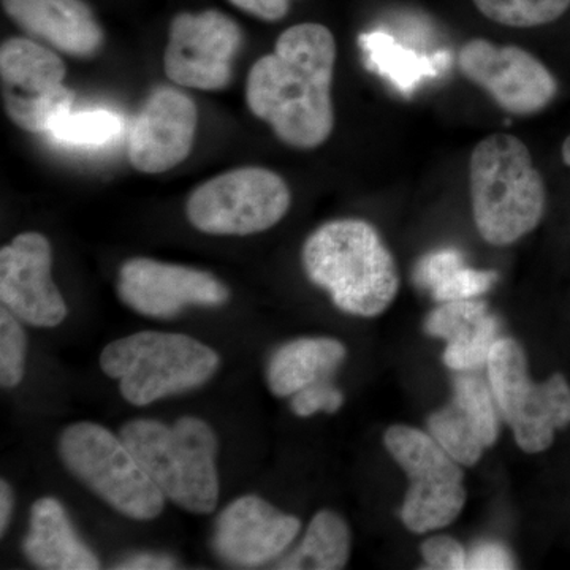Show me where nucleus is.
<instances>
[{
  "mask_svg": "<svg viewBox=\"0 0 570 570\" xmlns=\"http://www.w3.org/2000/svg\"><path fill=\"white\" fill-rule=\"evenodd\" d=\"M335 62L336 41L328 28L316 22L292 26L276 40L275 51L250 69L247 107L284 145L318 148L335 129Z\"/></svg>",
  "mask_w": 570,
  "mask_h": 570,
  "instance_id": "nucleus-1",
  "label": "nucleus"
},
{
  "mask_svg": "<svg viewBox=\"0 0 570 570\" xmlns=\"http://www.w3.org/2000/svg\"><path fill=\"white\" fill-rule=\"evenodd\" d=\"M302 264L311 283L352 316H379L400 291L395 258L366 220L337 219L318 227L303 246Z\"/></svg>",
  "mask_w": 570,
  "mask_h": 570,
  "instance_id": "nucleus-2",
  "label": "nucleus"
},
{
  "mask_svg": "<svg viewBox=\"0 0 570 570\" xmlns=\"http://www.w3.org/2000/svg\"><path fill=\"white\" fill-rule=\"evenodd\" d=\"M472 214L480 236L509 246L531 234L546 213L542 176L520 138L494 134L478 142L469 163Z\"/></svg>",
  "mask_w": 570,
  "mask_h": 570,
  "instance_id": "nucleus-3",
  "label": "nucleus"
},
{
  "mask_svg": "<svg viewBox=\"0 0 570 570\" xmlns=\"http://www.w3.org/2000/svg\"><path fill=\"white\" fill-rule=\"evenodd\" d=\"M119 438L167 501L197 515L216 510L219 439L204 420L183 417L168 426L159 420L135 419L121 428Z\"/></svg>",
  "mask_w": 570,
  "mask_h": 570,
  "instance_id": "nucleus-4",
  "label": "nucleus"
},
{
  "mask_svg": "<svg viewBox=\"0 0 570 570\" xmlns=\"http://www.w3.org/2000/svg\"><path fill=\"white\" fill-rule=\"evenodd\" d=\"M219 365L217 352L195 337L151 330L112 341L100 354L104 373L137 407L202 387Z\"/></svg>",
  "mask_w": 570,
  "mask_h": 570,
  "instance_id": "nucleus-5",
  "label": "nucleus"
},
{
  "mask_svg": "<svg viewBox=\"0 0 570 570\" xmlns=\"http://www.w3.org/2000/svg\"><path fill=\"white\" fill-rule=\"evenodd\" d=\"M58 453L75 479L121 515L149 521L163 513L167 502L163 490L107 428L92 422L67 426Z\"/></svg>",
  "mask_w": 570,
  "mask_h": 570,
  "instance_id": "nucleus-6",
  "label": "nucleus"
},
{
  "mask_svg": "<svg viewBox=\"0 0 570 570\" xmlns=\"http://www.w3.org/2000/svg\"><path fill=\"white\" fill-rule=\"evenodd\" d=\"M489 384L499 415L527 453L546 452L557 431L570 425V385L562 374L532 381L523 347L501 336L487 360Z\"/></svg>",
  "mask_w": 570,
  "mask_h": 570,
  "instance_id": "nucleus-7",
  "label": "nucleus"
},
{
  "mask_svg": "<svg viewBox=\"0 0 570 570\" xmlns=\"http://www.w3.org/2000/svg\"><path fill=\"white\" fill-rule=\"evenodd\" d=\"M384 444L411 482L400 513L404 527L414 534H426L459 519L466 504L459 461L428 431L414 426H390Z\"/></svg>",
  "mask_w": 570,
  "mask_h": 570,
  "instance_id": "nucleus-8",
  "label": "nucleus"
},
{
  "mask_svg": "<svg viewBox=\"0 0 570 570\" xmlns=\"http://www.w3.org/2000/svg\"><path fill=\"white\" fill-rule=\"evenodd\" d=\"M291 189L275 171L243 167L198 186L186 216L206 235L246 236L275 227L291 208Z\"/></svg>",
  "mask_w": 570,
  "mask_h": 570,
  "instance_id": "nucleus-9",
  "label": "nucleus"
},
{
  "mask_svg": "<svg viewBox=\"0 0 570 570\" xmlns=\"http://www.w3.org/2000/svg\"><path fill=\"white\" fill-rule=\"evenodd\" d=\"M67 69L50 48L13 37L0 47L3 107L26 132L50 134L71 111L75 94L63 85Z\"/></svg>",
  "mask_w": 570,
  "mask_h": 570,
  "instance_id": "nucleus-10",
  "label": "nucleus"
},
{
  "mask_svg": "<svg viewBox=\"0 0 570 570\" xmlns=\"http://www.w3.org/2000/svg\"><path fill=\"white\" fill-rule=\"evenodd\" d=\"M242 41L239 26L220 11L178 14L165 48V75L183 88L219 91L232 81Z\"/></svg>",
  "mask_w": 570,
  "mask_h": 570,
  "instance_id": "nucleus-11",
  "label": "nucleus"
},
{
  "mask_svg": "<svg viewBox=\"0 0 570 570\" xmlns=\"http://www.w3.org/2000/svg\"><path fill=\"white\" fill-rule=\"evenodd\" d=\"M461 73L515 116H530L553 102L557 78L523 48L497 47L489 40H469L459 52Z\"/></svg>",
  "mask_w": 570,
  "mask_h": 570,
  "instance_id": "nucleus-12",
  "label": "nucleus"
},
{
  "mask_svg": "<svg viewBox=\"0 0 570 570\" xmlns=\"http://www.w3.org/2000/svg\"><path fill=\"white\" fill-rule=\"evenodd\" d=\"M52 249L37 232L18 235L0 249V302L24 324L52 328L69 307L51 277Z\"/></svg>",
  "mask_w": 570,
  "mask_h": 570,
  "instance_id": "nucleus-13",
  "label": "nucleus"
},
{
  "mask_svg": "<svg viewBox=\"0 0 570 570\" xmlns=\"http://www.w3.org/2000/svg\"><path fill=\"white\" fill-rule=\"evenodd\" d=\"M119 298L148 317L170 318L184 307L223 306L230 292L212 273L189 266L130 258L119 269Z\"/></svg>",
  "mask_w": 570,
  "mask_h": 570,
  "instance_id": "nucleus-14",
  "label": "nucleus"
},
{
  "mask_svg": "<svg viewBox=\"0 0 570 570\" xmlns=\"http://www.w3.org/2000/svg\"><path fill=\"white\" fill-rule=\"evenodd\" d=\"M198 112L187 94L159 86L149 94L129 135V160L146 175L165 174L193 151Z\"/></svg>",
  "mask_w": 570,
  "mask_h": 570,
  "instance_id": "nucleus-15",
  "label": "nucleus"
},
{
  "mask_svg": "<svg viewBox=\"0 0 570 570\" xmlns=\"http://www.w3.org/2000/svg\"><path fill=\"white\" fill-rule=\"evenodd\" d=\"M302 521L265 499L247 494L232 501L216 520L213 547L224 561L255 568L275 560L291 547Z\"/></svg>",
  "mask_w": 570,
  "mask_h": 570,
  "instance_id": "nucleus-16",
  "label": "nucleus"
},
{
  "mask_svg": "<svg viewBox=\"0 0 570 570\" xmlns=\"http://www.w3.org/2000/svg\"><path fill=\"white\" fill-rule=\"evenodd\" d=\"M501 420L489 382L461 373L452 400L428 417L426 428L452 459L471 468L498 441Z\"/></svg>",
  "mask_w": 570,
  "mask_h": 570,
  "instance_id": "nucleus-17",
  "label": "nucleus"
},
{
  "mask_svg": "<svg viewBox=\"0 0 570 570\" xmlns=\"http://www.w3.org/2000/svg\"><path fill=\"white\" fill-rule=\"evenodd\" d=\"M22 31L66 55L86 58L100 50L104 31L85 0H2Z\"/></svg>",
  "mask_w": 570,
  "mask_h": 570,
  "instance_id": "nucleus-18",
  "label": "nucleus"
},
{
  "mask_svg": "<svg viewBox=\"0 0 570 570\" xmlns=\"http://www.w3.org/2000/svg\"><path fill=\"white\" fill-rule=\"evenodd\" d=\"M499 321L487 303L475 299L441 303L426 317L425 332L448 343L442 360L456 373H471L487 365L499 335Z\"/></svg>",
  "mask_w": 570,
  "mask_h": 570,
  "instance_id": "nucleus-19",
  "label": "nucleus"
},
{
  "mask_svg": "<svg viewBox=\"0 0 570 570\" xmlns=\"http://www.w3.org/2000/svg\"><path fill=\"white\" fill-rule=\"evenodd\" d=\"M22 553L39 569H100L99 558L78 538L66 509L56 498L33 502Z\"/></svg>",
  "mask_w": 570,
  "mask_h": 570,
  "instance_id": "nucleus-20",
  "label": "nucleus"
},
{
  "mask_svg": "<svg viewBox=\"0 0 570 570\" xmlns=\"http://www.w3.org/2000/svg\"><path fill=\"white\" fill-rule=\"evenodd\" d=\"M346 356V346L333 337L288 341L269 358L268 387L277 397L294 396L309 385L330 381Z\"/></svg>",
  "mask_w": 570,
  "mask_h": 570,
  "instance_id": "nucleus-21",
  "label": "nucleus"
},
{
  "mask_svg": "<svg viewBox=\"0 0 570 570\" xmlns=\"http://www.w3.org/2000/svg\"><path fill=\"white\" fill-rule=\"evenodd\" d=\"M358 43L365 52L367 69L392 82L404 96H411L420 82L438 78L450 66L449 52L420 55L384 31L362 33Z\"/></svg>",
  "mask_w": 570,
  "mask_h": 570,
  "instance_id": "nucleus-22",
  "label": "nucleus"
},
{
  "mask_svg": "<svg viewBox=\"0 0 570 570\" xmlns=\"http://www.w3.org/2000/svg\"><path fill=\"white\" fill-rule=\"evenodd\" d=\"M415 284L431 292L439 303L475 299L498 281L497 272L469 268L456 249H438L420 258L414 269Z\"/></svg>",
  "mask_w": 570,
  "mask_h": 570,
  "instance_id": "nucleus-23",
  "label": "nucleus"
},
{
  "mask_svg": "<svg viewBox=\"0 0 570 570\" xmlns=\"http://www.w3.org/2000/svg\"><path fill=\"white\" fill-rule=\"evenodd\" d=\"M351 530L340 513L321 510L311 520L302 543L277 564L285 570H340L351 558Z\"/></svg>",
  "mask_w": 570,
  "mask_h": 570,
  "instance_id": "nucleus-24",
  "label": "nucleus"
},
{
  "mask_svg": "<svg viewBox=\"0 0 570 570\" xmlns=\"http://www.w3.org/2000/svg\"><path fill=\"white\" fill-rule=\"evenodd\" d=\"M124 130V119L110 110L67 112L52 126L50 135L62 145L75 148H99L118 138Z\"/></svg>",
  "mask_w": 570,
  "mask_h": 570,
  "instance_id": "nucleus-25",
  "label": "nucleus"
},
{
  "mask_svg": "<svg viewBox=\"0 0 570 570\" xmlns=\"http://www.w3.org/2000/svg\"><path fill=\"white\" fill-rule=\"evenodd\" d=\"M480 13L509 28H535L557 21L570 0H472Z\"/></svg>",
  "mask_w": 570,
  "mask_h": 570,
  "instance_id": "nucleus-26",
  "label": "nucleus"
},
{
  "mask_svg": "<svg viewBox=\"0 0 570 570\" xmlns=\"http://www.w3.org/2000/svg\"><path fill=\"white\" fill-rule=\"evenodd\" d=\"M7 307L0 309V384L3 389H14L24 377L28 336Z\"/></svg>",
  "mask_w": 570,
  "mask_h": 570,
  "instance_id": "nucleus-27",
  "label": "nucleus"
},
{
  "mask_svg": "<svg viewBox=\"0 0 570 570\" xmlns=\"http://www.w3.org/2000/svg\"><path fill=\"white\" fill-rule=\"evenodd\" d=\"M344 404V395L330 381L317 382L309 387L299 390L292 396V411L298 417H311L317 412L335 414Z\"/></svg>",
  "mask_w": 570,
  "mask_h": 570,
  "instance_id": "nucleus-28",
  "label": "nucleus"
},
{
  "mask_svg": "<svg viewBox=\"0 0 570 570\" xmlns=\"http://www.w3.org/2000/svg\"><path fill=\"white\" fill-rule=\"evenodd\" d=\"M428 569L466 570L468 551L459 540L449 535H433L420 547Z\"/></svg>",
  "mask_w": 570,
  "mask_h": 570,
  "instance_id": "nucleus-29",
  "label": "nucleus"
},
{
  "mask_svg": "<svg viewBox=\"0 0 570 570\" xmlns=\"http://www.w3.org/2000/svg\"><path fill=\"white\" fill-rule=\"evenodd\" d=\"M515 568L512 553L502 543L483 540L468 551L466 570H508Z\"/></svg>",
  "mask_w": 570,
  "mask_h": 570,
  "instance_id": "nucleus-30",
  "label": "nucleus"
},
{
  "mask_svg": "<svg viewBox=\"0 0 570 570\" xmlns=\"http://www.w3.org/2000/svg\"><path fill=\"white\" fill-rule=\"evenodd\" d=\"M228 2L264 21L283 20L288 11V0H228Z\"/></svg>",
  "mask_w": 570,
  "mask_h": 570,
  "instance_id": "nucleus-31",
  "label": "nucleus"
},
{
  "mask_svg": "<svg viewBox=\"0 0 570 570\" xmlns=\"http://www.w3.org/2000/svg\"><path fill=\"white\" fill-rule=\"evenodd\" d=\"M175 568L176 561L174 558L167 557V554L153 553L134 554V557L126 558V560L116 566V569L129 570H164Z\"/></svg>",
  "mask_w": 570,
  "mask_h": 570,
  "instance_id": "nucleus-32",
  "label": "nucleus"
},
{
  "mask_svg": "<svg viewBox=\"0 0 570 570\" xmlns=\"http://www.w3.org/2000/svg\"><path fill=\"white\" fill-rule=\"evenodd\" d=\"M14 497L7 480H0V534H6L13 513Z\"/></svg>",
  "mask_w": 570,
  "mask_h": 570,
  "instance_id": "nucleus-33",
  "label": "nucleus"
},
{
  "mask_svg": "<svg viewBox=\"0 0 570 570\" xmlns=\"http://www.w3.org/2000/svg\"><path fill=\"white\" fill-rule=\"evenodd\" d=\"M562 160L570 167V135L566 138L564 142H562Z\"/></svg>",
  "mask_w": 570,
  "mask_h": 570,
  "instance_id": "nucleus-34",
  "label": "nucleus"
}]
</instances>
